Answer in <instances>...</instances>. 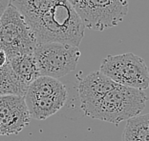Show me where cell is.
Segmentation results:
<instances>
[{"label":"cell","mask_w":149,"mask_h":141,"mask_svg":"<svg viewBox=\"0 0 149 141\" xmlns=\"http://www.w3.org/2000/svg\"><path fill=\"white\" fill-rule=\"evenodd\" d=\"M25 18L37 43L79 47L85 26L68 0H11Z\"/></svg>","instance_id":"1"},{"label":"cell","mask_w":149,"mask_h":141,"mask_svg":"<svg viewBox=\"0 0 149 141\" xmlns=\"http://www.w3.org/2000/svg\"><path fill=\"white\" fill-rule=\"evenodd\" d=\"M147 100L144 91L118 85L83 113L90 118L118 126L120 122L140 115Z\"/></svg>","instance_id":"2"},{"label":"cell","mask_w":149,"mask_h":141,"mask_svg":"<svg viewBox=\"0 0 149 141\" xmlns=\"http://www.w3.org/2000/svg\"><path fill=\"white\" fill-rule=\"evenodd\" d=\"M85 28L102 32L116 27L128 13L127 0H68Z\"/></svg>","instance_id":"3"},{"label":"cell","mask_w":149,"mask_h":141,"mask_svg":"<svg viewBox=\"0 0 149 141\" xmlns=\"http://www.w3.org/2000/svg\"><path fill=\"white\" fill-rule=\"evenodd\" d=\"M37 44L30 27L11 3L0 19V51L8 59L22 53H33Z\"/></svg>","instance_id":"4"},{"label":"cell","mask_w":149,"mask_h":141,"mask_svg":"<svg viewBox=\"0 0 149 141\" xmlns=\"http://www.w3.org/2000/svg\"><path fill=\"white\" fill-rule=\"evenodd\" d=\"M80 55L79 47L58 42L37 43L33 51L40 75L56 79L76 70Z\"/></svg>","instance_id":"5"},{"label":"cell","mask_w":149,"mask_h":141,"mask_svg":"<svg viewBox=\"0 0 149 141\" xmlns=\"http://www.w3.org/2000/svg\"><path fill=\"white\" fill-rule=\"evenodd\" d=\"M100 70L118 85L141 91L149 87V70L144 59L132 53L106 56Z\"/></svg>","instance_id":"6"},{"label":"cell","mask_w":149,"mask_h":141,"mask_svg":"<svg viewBox=\"0 0 149 141\" xmlns=\"http://www.w3.org/2000/svg\"><path fill=\"white\" fill-rule=\"evenodd\" d=\"M31 121L25 97L0 96V135H17Z\"/></svg>","instance_id":"7"},{"label":"cell","mask_w":149,"mask_h":141,"mask_svg":"<svg viewBox=\"0 0 149 141\" xmlns=\"http://www.w3.org/2000/svg\"><path fill=\"white\" fill-rule=\"evenodd\" d=\"M118 85L109 77L97 70L81 80L79 85V95L82 112H85Z\"/></svg>","instance_id":"8"},{"label":"cell","mask_w":149,"mask_h":141,"mask_svg":"<svg viewBox=\"0 0 149 141\" xmlns=\"http://www.w3.org/2000/svg\"><path fill=\"white\" fill-rule=\"evenodd\" d=\"M24 97L31 118L45 120L63 108L68 99V93L51 96Z\"/></svg>","instance_id":"9"},{"label":"cell","mask_w":149,"mask_h":141,"mask_svg":"<svg viewBox=\"0 0 149 141\" xmlns=\"http://www.w3.org/2000/svg\"><path fill=\"white\" fill-rule=\"evenodd\" d=\"M8 63L17 79L27 88H29V86L39 76H41L37 68L33 53L15 55L8 59Z\"/></svg>","instance_id":"10"},{"label":"cell","mask_w":149,"mask_h":141,"mask_svg":"<svg viewBox=\"0 0 149 141\" xmlns=\"http://www.w3.org/2000/svg\"><path fill=\"white\" fill-rule=\"evenodd\" d=\"M66 87L59 80L48 76H39L29 86L26 97L51 96L67 93Z\"/></svg>","instance_id":"11"},{"label":"cell","mask_w":149,"mask_h":141,"mask_svg":"<svg viewBox=\"0 0 149 141\" xmlns=\"http://www.w3.org/2000/svg\"><path fill=\"white\" fill-rule=\"evenodd\" d=\"M123 141H149V113L127 120Z\"/></svg>","instance_id":"12"},{"label":"cell","mask_w":149,"mask_h":141,"mask_svg":"<svg viewBox=\"0 0 149 141\" xmlns=\"http://www.w3.org/2000/svg\"><path fill=\"white\" fill-rule=\"evenodd\" d=\"M28 88L17 79L8 62L0 68V96L20 95L25 96Z\"/></svg>","instance_id":"13"},{"label":"cell","mask_w":149,"mask_h":141,"mask_svg":"<svg viewBox=\"0 0 149 141\" xmlns=\"http://www.w3.org/2000/svg\"><path fill=\"white\" fill-rule=\"evenodd\" d=\"M10 3H11V0H0V19H1L6 9L10 5Z\"/></svg>","instance_id":"14"},{"label":"cell","mask_w":149,"mask_h":141,"mask_svg":"<svg viewBox=\"0 0 149 141\" xmlns=\"http://www.w3.org/2000/svg\"><path fill=\"white\" fill-rule=\"evenodd\" d=\"M8 62V56L5 53V52L0 51V68L3 66H5Z\"/></svg>","instance_id":"15"}]
</instances>
